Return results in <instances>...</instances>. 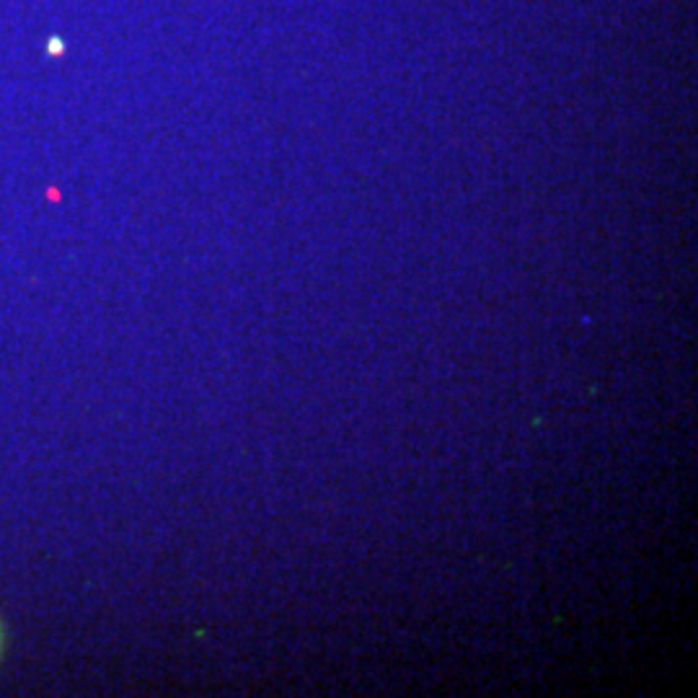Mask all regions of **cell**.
<instances>
[{
	"label": "cell",
	"mask_w": 698,
	"mask_h": 698,
	"mask_svg": "<svg viewBox=\"0 0 698 698\" xmlns=\"http://www.w3.org/2000/svg\"><path fill=\"white\" fill-rule=\"evenodd\" d=\"M0 647H3V631H0Z\"/></svg>",
	"instance_id": "6da1fadb"
}]
</instances>
